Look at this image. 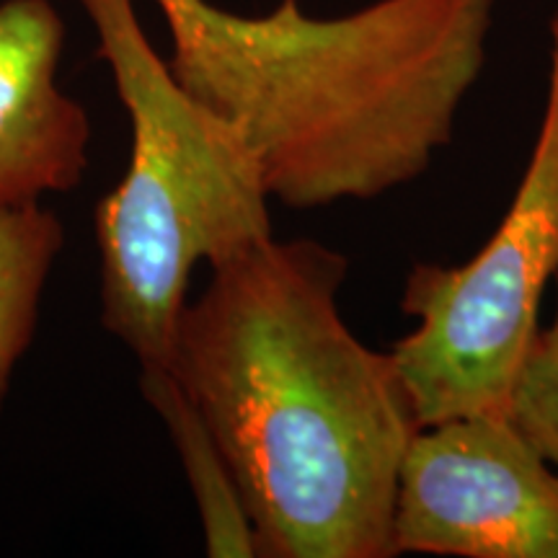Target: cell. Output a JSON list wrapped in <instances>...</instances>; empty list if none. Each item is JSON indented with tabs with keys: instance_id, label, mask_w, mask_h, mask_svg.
Masks as SVG:
<instances>
[{
	"instance_id": "6da1fadb",
	"label": "cell",
	"mask_w": 558,
	"mask_h": 558,
	"mask_svg": "<svg viewBox=\"0 0 558 558\" xmlns=\"http://www.w3.org/2000/svg\"><path fill=\"white\" fill-rule=\"evenodd\" d=\"M349 259L275 235L213 267L171 373L226 452L267 558H393L401 460L422 429L393 354L339 311Z\"/></svg>"
},
{
	"instance_id": "7a4b0ae2",
	"label": "cell",
	"mask_w": 558,
	"mask_h": 558,
	"mask_svg": "<svg viewBox=\"0 0 558 558\" xmlns=\"http://www.w3.org/2000/svg\"><path fill=\"white\" fill-rule=\"evenodd\" d=\"M156 5L177 81L241 130L271 199L308 209L383 197L429 169L484 70L497 0H375L333 19L298 0L262 16Z\"/></svg>"
},
{
	"instance_id": "3957f363",
	"label": "cell",
	"mask_w": 558,
	"mask_h": 558,
	"mask_svg": "<svg viewBox=\"0 0 558 558\" xmlns=\"http://www.w3.org/2000/svg\"><path fill=\"white\" fill-rule=\"evenodd\" d=\"M78 5L132 128L128 171L96 205L101 326L140 369L171 367L192 271L271 239V197L246 137L181 86L132 0Z\"/></svg>"
},
{
	"instance_id": "277c9868",
	"label": "cell",
	"mask_w": 558,
	"mask_h": 558,
	"mask_svg": "<svg viewBox=\"0 0 558 558\" xmlns=\"http://www.w3.org/2000/svg\"><path fill=\"white\" fill-rule=\"evenodd\" d=\"M558 277V11L550 19L546 109L527 169L499 228L471 262L414 264L401 311L416 329L390 349L422 427L507 414Z\"/></svg>"
},
{
	"instance_id": "5b68a950",
	"label": "cell",
	"mask_w": 558,
	"mask_h": 558,
	"mask_svg": "<svg viewBox=\"0 0 558 558\" xmlns=\"http://www.w3.org/2000/svg\"><path fill=\"white\" fill-rule=\"evenodd\" d=\"M393 550L558 558V471L507 414L422 427L401 460Z\"/></svg>"
},
{
	"instance_id": "8992f818",
	"label": "cell",
	"mask_w": 558,
	"mask_h": 558,
	"mask_svg": "<svg viewBox=\"0 0 558 558\" xmlns=\"http://www.w3.org/2000/svg\"><path fill=\"white\" fill-rule=\"evenodd\" d=\"M62 50L52 0L0 3V207L41 205L86 177L90 122L58 83Z\"/></svg>"
},
{
	"instance_id": "52a82bcc",
	"label": "cell",
	"mask_w": 558,
	"mask_h": 558,
	"mask_svg": "<svg viewBox=\"0 0 558 558\" xmlns=\"http://www.w3.org/2000/svg\"><path fill=\"white\" fill-rule=\"evenodd\" d=\"M140 388L163 418L197 501L205 550L213 558H254L256 533L226 452L169 367L140 369Z\"/></svg>"
},
{
	"instance_id": "ba28073f",
	"label": "cell",
	"mask_w": 558,
	"mask_h": 558,
	"mask_svg": "<svg viewBox=\"0 0 558 558\" xmlns=\"http://www.w3.org/2000/svg\"><path fill=\"white\" fill-rule=\"evenodd\" d=\"M65 228L41 205L0 207V409L39 326L41 298Z\"/></svg>"
},
{
	"instance_id": "9c48e42d",
	"label": "cell",
	"mask_w": 558,
	"mask_h": 558,
	"mask_svg": "<svg viewBox=\"0 0 558 558\" xmlns=\"http://www.w3.org/2000/svg\"><path fill=\"white\" fill-rule=\"evenodd\" d=\"M507 416L558 471V303L554 320L538 331L514 378Z\"/></svg>"
}]
</instances>
